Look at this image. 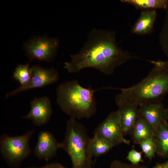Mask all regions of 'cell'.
<instances>
[{"label": "cell", "instance_id": "1", "mask_svg": "<svg viewBox=\"0 0 168 168\" xmlns=\"http://www.w3.org/2000/svg\"><path fill=\"white\" fill-rule=\"evenodd\" d=\"M115 35V31L93 29L79 52L72 55L70 61L65 63L64 68L68 72L74 73L92 68L110 75L117 67L137 58L118 46Z\"/></svg>", "mask_w": 168, "mask_h": 168}, {"label": "cell", "instance_id": "2", "mask_svg": "<svg viewBox=\"0 0 168 168\" xmlns=\"http://www.w3.org/2000/svg\"><path fill=\"white\" fill-rule=\"evenodd\" d=\"M148 61L153 65L152 68L146 77L136 84L126 88L106 87L120 91L115 98L116 105L128 103L139 106L162 101L168 94V60Z\"/></svg>", "mask_w": 168, "mask_h": 168}, {"label": "cell", "instance_id": "3", "mask_svg": "<svg viewBox=\"0 0 168 168\" xmlns=\"http://www.w3.org/2000/svg\"><path fill=\"white\" fill-rule=\"evenodd\" d=\"M96 89L91 86L85 88L77 80L62 83L56 90V100L61 109L70 118L88 119L97 110L94 96Z\"/></svg>", "mask_w": 168, "mask_h": 168}, {"label": "cell", "instance_id": "4", "mask_svg": "<svg viewBox=\"0 0 168 168\" xmlns=\"http://www.w3.org/2000/svg\"><path fill=\"white\" fill-rule=\"evenodd\" d=\"M90 138L83 125L70 118L67 122L66 130L61 148L69 156L71 168H90L93 163L88 152Z\"/></svg>", "mask_w": 168, "mask_h": 168}, {"label": "cell", "instance_id": "5", "mask_svg": "<svg viewBox=\"0 0 168 168\" xmlns=\"http://www.w3.org/2000/svg\"><path fill=\"white\" fill-rule=\"evenodd\" d=\"M34 130L28 131L22 135L11 136L2 135L0 138L1 155L11 167L18 166L31 153L30 141Z\"/></svg>", "mask_w": 168, "mask_h": 168}, {"label": "cell", "instance_id": "6", "mask_svg": "<svg viewBox=\"0 0 168 168\" xmlns=\"http://www.w3.org/2000/svg\"><path fill=\"white\" fill-rule=\"evenodd\" d=\"M58 45L56 38L39 36L27 42L24 47L30 62L34 59L50 62L54 58Z\"/></svg>", "mask_w": 168, "mask_h": 168}, {"label": "cell", "instance_id": "7", "mask_svg": "<svg viewBox=\"0 0 168 168\" xmlns=\"http://www.w3.org/2000/svg\"><path fill=\"white\" fill-rule=\"evenodd\" d=\"M94 135L106 140L114 147L122 143L129 144L130 141L124 137L119 114L111 112L95 129Z\"/></svg>", "mask_w": 168, "mask_h": 168}, {"label": "cell", "instance_id": "8", "mask_svg": "<svg viewBox=\"0 0 168 168\" xmlns=\"http://www.w3.org/2000/svg\"><path fill=\"white\" fill-rule=\"evenodd\" d=\"M32 74L29 82L6 94L7 98L21 92L37 88H41L57 82L59 77L58 71L54 68H47L38 65L31 67Z\"/></svg>", "mask_w": 168, "mask_h": 168}, {"label": "cell", "instance_id": "9", "mask_svg": "<svg viewBox=\"0 0 168 168\" xmlns=\"http://www.w3.org/2000/svg\"><path fill=\"white\" fill-rule=\"evenodd\" d=\"M29 112L22 118L30 120L35 126L40 127L46 124L52 113L50 100L46 96L35 98L30 102Z\"/></svg>", "mask_w": 168, "mask_h": 168}, {"label": "cell", "instance_id": "10", "mask_svg": "<svg viewBox=\"0 0 168 168\" xmlns=\"http://www.w3.org/2000/svg\"><path fill=\"white\" fill-rule=\"evenodd\" d=\"M59 148H61L60 142L52 133L44 130L38 134L33 153L38 159L48 161L56 155Z\"/></svg>", "mask_w": 168, "mask_h": 168}, {"label": "cell", "instance_id": "11", "mask_svg": "<svg viewBox=\"0 0 168 168\" xmlns=\"http://www.w3.org/2000/svg\"><path fill=\"white\" fill-rule=\"evenodd\" d=\"M139 116L146 120L155 131L166 121L165 108L162 101L145 104L138 106Z\"/></svg>", "mask_w": 168, "mask_h": 168}, {"label": "cell", "instance_id": "12", "mask_svg": "<svg viewBox=\"0 0 168 168\" xmlns=\"http://www.w3.org/2000/svg\"><path fill=\"white\" fill-rule=\"evenodd\" d=\"M124 135L129 134L139 116L138 106L128 103L117 105Z\"/></svg>", "mask_w": 168, "mask_h": 168}, {"label": "cell", "instance_id": "13", "mask_svg": "<svg viewBox=\"0 0 168 168\" xmlns=\"http://www.w3.org/2000/svg\"><path fill=\"white\" fill-rule=\"evenodd\" d=\"M157 16L156 10H142L139 17L132 28V33L138 35L151 33Z\"/></svg>", "mask_w": 168, "mask_h": 168}, {"label": "cell", "instance_id": "14", "mask_svg": "<svg viewBox=\"0 0 168 168\" xmlns=\"http://www.w3.org/2000/svg\"><path fill=\"white\" fill-rule=\"evenodd\" d=\"M155 131L150 124L139 116L129 134L133 142L139 144L145 141L152 139Z\"/></svg>", "mask_w": 168, "mask_h": 168}, {"label": "cell", "instance_id": "15", "mask_svg": "<svg viewBox=\"0 0 168 168\" xmlns=\"http://www.w3.org/2000/svg\"><path fill=\"white\" fill-rule=\"evenodd\" d=\"M152 139L156 147V153L160 157L168 158V122L161 124L155 131Z\"/></svg>", "mask_w": 168, "mask_h": 168}, {"label": "cell", "instance_id": "16", "mask_svg": "<svg viewBox=\"0 0 168 168\" xmlns=\"http://www.w3.org/2000/svg\"><path fill=\"white\" fill-rule=\"evenodd\" d=\"M114 147L110 143L96 135L90 138L88 144V152L92 158L103 155Z\"/></svg>", "mask_w": 168, "mask_h": 168}, {"label": "cell", "instance_id": "17", "mask_svg": "<svg viewBox=\"0 0 168 168\" xmlns=\"http://www.w3.org/2000/svg\"><path fill=\"white\" fill-rule=\"evenodd\" d=\"M120 2L134 6L137 10H141L163 9L168 7V0H121Z\"/></svg>", "mask_w": 168, "mask_h": 168}, {"label": "cell", "instance_id": "18", "mask_svg": "<svg viewBox=\"0 0 168 168\" xmlns=\"http://www.w3.org/2000/svg\"><path fill=\"white\" fill-rule=\"evenodd\" d=\"M30 63L19 65L13 72V78L19 82L20 86L26 85L30 79L32 72L31 67L29 66Z\"/></svg>", "mask_w": 168, "mask_h": 168}, {"label": "cell", "instance_id": "19", "mask_svg": "<svg viewBox=\"0 0 168 168\" xmlns=\"http://www.w3.org/2000/svg\"><path fill=\"white\" fill-rule=\"evenodd\" d=\"M162 28L159 35V41L161 49L168 58V7Z\"/></svg>", "mask_w": 168, "mask_h": 168}, {"label": "cell", "instance_id": "20", "mask_svg": "<svg viewBox=\"0 0 168 168\" xmlns=\"http://www.w3.org/2000/svg\"><path fill=\"white\" fill-rule=\"evenodd\" d=\"M142 151L145 154V157L150 161L155 156L156 153V147L152 139L145 141L139 144Z\"/></svg>", "mask_w": 168, "mask_h": 168}, {"label": "cell", "instance_id": "21", "mask_svg": "<svg viewBox=\"0 0 168 168\" xmlns=\"http://www.w3.org/2000/svg\"><path fill=\"white\" fill-rule=\"evenodd\" d=\"M142 151L139 152L134 148L128 152L126 159L133 165L139 164L140 162H143L142 154Z\"/></svg>", "mask_w": 168, "mask_h": 168}, {"label": "cell", "instance_id": "22", "mask_svg": "<svg viewBox=\"0 0 168 168\" xmlns=\"http://www.w3.org/2000/svg\"><path fill=\"white\" fill-rule=\"evenodd\" d=\"M109 168H146L139 164L133 165L126 163L121 161L115 160L112 162Z\"/></svg>", "mask_w": 168, "mask_h": 168}, {"label": "cell", "instance_id": "23", "mask_svg": "<svg viewBox=\"0 0 168 168\" xmlns=\"http://www.w3.org/2000/svg\"><path fill=\"white\" fill-rule=\"evenodd\" d=\"M24 168H67L61 164L55 162L38 167H29Z\"/></svg>", "mask_w": 168, "mask_h": 168}, {"label": "cell", "instance_id": "24", "mask_svg": "<svg viewBox=\"0 0 168 168\" xmlns=\"http://www.w3.org/2000/svg\"><path fill=\"white\" fill-rule=\"evenodd\" d=\"M152 168H168V160L164 163H157Z\"/></svg>", "mask_w": 168, "mask_h": 168}, {"label": "cell", "instance_id": "25", "mask_svg": "<svg viewBox=\"0 0 168 168\" xmlns=\"http://www.w3.org/2000/svg\"><path fill=\"white\" fill-rule=\"evenodd\" d=\"M165 114L166 121L168 122V107L165 108Z\"/></svg>", "mask_w": 168, "mask_h": 168}, {"label": "cell", "instance_id": "26", "mask_svg": "<svg viewBox=\"0 0 168 168\" xmlns=\"http://www.w3.org/2000/svg\"><path fill=\"white\" fill-rule=\"evenodd\" d=\"M90 168H92V167Z\"/></svg>", "mask_w": 168, "mask_h": 168}]
</instances>
